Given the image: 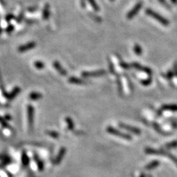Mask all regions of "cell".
<instances>
[{
	"label": "cell",
	"mask_w": 177,
	"mask_h": 177,
	"mask_svg": "<svg viewBox=\"0 0 177 177\" xmlns=\"http://www.w3.org/2000/svg\"><path fill=\"white\" fill-rule=\"evenodd\" d=\"M145 13L147 14V15L150 16V17L153 18V19L156 20L158 22H160V23L162 24L163 26H165V27H167V26L169 25L170 23L168 19H166L165 18H164L163 16L160 15V14L156 13V12L154 11L153 10L150 9V8H148V9L145 10Z\"/></svg>",
	"instance_id": "obj_1"
},
{
	"label": "cell",
	"mask_w": 177,
	"mask_h": 177,
	"mask_svg": "<svg viewBox=\"0 0 177 177\" xmlns=\"http://www.w3.org/2000/svg\"><path fill=\"white\" fill-rule=\"evenodd\" d=\"M106 131L110 134H113V135L117 136V137H119L120 138H123V139L131 140V137L130 135H129V134L118 131V130L115 129V128L111 127V126H109V127H107Z\"/></svg>",
	"instance_id": "obj_2"
},
{
	"label": "cell",
	"mask_w": 177,
	"mask_h": 177,
	"mask_svg": "<svg viewBox=\"0 0 177 177\" xmlns=\"http://www.w3.org/2000/svg\"><path fill=\"white\" fill-rule=\"evenodd\" d=\"M142 5H143V2H137L135 5L134 6V7L132 8L131 11H130L129 13H127V15H126V18H127L128 19H133L134 16L139 13L140 9L142 7Z\"/></svg>",
	"instance_id": "obj_3"
},
{
	"label": "cell",
	"mask_w": 177,
	"mask_h": 177,
	"mask_svg": "<svg viewBox=\"0 0 177 177\" xmlns=\"http://www.w3.org/2000/svg\"><path fill=\"white\" fill-rule=\"evenodd\" d=\"M107 72L104 70L93 71V72H83L81 73V75L83 78H94V77H100L106 75Z\"/></svg>",
	"instance_id": "obj_4"
},
{
	"label": "cell",
	"mask_w": 177,
	"mask_h": 177,
	"mask_svg": "<svg viewBox=\"0 0 177 177\" xmlns=\"http://www.w3.org/2000/svg\"><path fill=\"white\" fill-rule=\"evenodd\" d=\"M119 125H120V127L122 128V129H125L128 131L131 132V133H133V134H141V131H140V129H138V128L134 127V126H131V125H126V124H124L123 123H120Z\"/></svg>",
	"instance_id": "obj_5"
},
{
	"label": "cell",
	"mask_w": 177,
	"mask_h": 177,
	"mask_svg": "<svg viewBox=\"0 0 177 177\" xmlns=\"http://www.w3.org/2000/svg\"><path fill=\"white\" fill-rule=\"evenodd\" d=\"M33 117H34V109L32 105L27 106V119L29 128L32 129L33 125Z\"/></svg>",
	"instance_id": "obj_6"
},
{
	"label": "cell",
	"mask_w": 177,
	"mask_h": 177,
	"mask_svg": "<svg viewBox=\"0 0 177 177\" xmlns=\"http://www.w3.org/2000/svg\"><path fill=\"white\" fill-rule=\"evenodd\" d=\"M36 46V43L34 42H28V43L24 44V45L20 46L19 48H18V51L20 52H24L26 51H28V50H32L33 48H35Z\"/></svg>",
	"instance_id": "obj_7"
},
{
	"label": "cell",
	"mask_w": 177,
	"mask_h": 177,
	"mask_svg": "<svg viewBox=\"0 0 177 177\" xmlns=\"http://www.w3.org/2000/svg\"><path fill=\"white\" fill-rule=\"evenodd\" d=\"M131 66H133V67H134V68H136L138 70L142 71V72H144L147 73L148 75H152V70H150V68H148V67L142 66V65L139 64H138V63H133V64H131Z\"/></svg>",
	"instance_id": "obj_8"
},
{
	"label": "cell",
	"mask_w": 177,
	"mask_h": 177,
	"mask_svg": "<svg viewBox=\"0 0 177 177\" xmlns=\"http://www.w3.org/2000/svg\"><path fill=\"white\" fill-rule=\"evenodd\" d=\"M52 65H53V66L55 67V69H56V70L58 71V72L60 73L61 75H63V76H65V75H67L66 70H64V69L63 68L62 66H61V64L58 61H56L53 62V64H52Z\"/></svg>",
	"instance_id": "obj_9"
},
{
	"label": "cell",
	"mask_w": 177,
	"mask_h": 177,
	"mask_svg": "<svg viewBox=\"0 0 177 177\" xmlns=\"http://www.w3.org/2000/svg\"><path fill=\"white\" fill-rule=\"evenodd\" d=\"M20 91H21V89H20L19 87H15V88L9 93V94L6 95V97H7V98L8 100H13L19 94Z\"/></svg>",
	"instance_id": "obj_10"
},
{
	"label": "cell",
	"mask_w": 177,
	"mask_h": 177,
	"mask_svg": "<svg viewBox=\"0 0 177 177\" xmlns=\"http://www.w3.org/2000/svg\"><path fill=\"white\" fill-rule=\"evenodd\" d=\"M69 82L72 84H78V85H83V84H86V81L82 80V79L75 78V77H70L69 78Z\"/></svg>",
	"instance_id": "obj_11"
},
{
	"label": "cell",
	"mask_w": 177,
	"mask_h": 177,
	"mask_svg": "<svg viewBox=\"0 0 177 177\" xmlns=\"http://www.w3.org/2000/svg\"><path fill=\"white\" fill-rule=\"evenodd\" d=\"M50 5L49 4H46L43 9V13H42V18L44 20H47L50 17Z\"/></svg>",
	"instance_id": "obj_12"
},
{
	"label": "cell",
	"mask_w": 177,
	"mask_h": 177,
	"mask_svg": "<svg viewBox=\"0 0 177 177\" xmlns=\"http://www.w3.org/2000/svg\"><path fill=\"white\" fill-rule=\"evenodd\" d=\"M42 94H41L39 92H36V91H33V92H31L29 95V98L31 100V101H38L41 98H42Z\"/></svg>",
	"instance_id": "obj_13"
},
{
	"label": "cell",
	"mask_w": 177,
	"mask_h": 177,
	"mask_svg": "<svg viewBox=\"0 0 177 177\" xmlns=\"http://www.w3.org/2000/svg\"><path fill=\"white\" fill-rule=\"evenodd\" d=\"M162 110H167L171 111H177V105L172 104V105H164L162 106Z\"/></svg>",
	"instance_id": "obj_14"
},
{
	"label": "cell",
	"mask_w": 177,
	"mask_h": 177,
	"mask_svg": "<svg viewBox=\"0 0 177 177\" xmlns=\"http://www.w3.org/2000/svg\"><path fill=\"white\" fill-rule=\"evenodd\" d=\"M65 121H66V123L67 124V127H68L69 130L72 131L75 128V124H74V122H73V120H72V118L67 117L65 118Z\"/></svg>",
	"instance_id": "obj_15"
},
{
	"label": "cell",
	"mask_w": 177,
	"mask_h": 177,
	"mask_svg": "<svg viewBox=\"0 0 177 177\" xmlns=\"http://www.w3.org/2000/svg\"><path fill=\"white\" fill-rule=\"evenodd\" d=\"M22 163H23L24 166L28 165V164H29V162H30V160H29V158H28L27 154H26L25 151H23V153H22Z\"/></svg>",
	"instance_id": "obj_16"
},
{
	"label": "cell",
	"mask_w": 177,
	"mask_h": 177,
	"mask_svg": "<svg viewBox=\"0 0 177 177\" xmlns=\"http://www.w3.org/2000/svg\"><path fill=\"white\" fill-rule=\"evenodd\" d=\"M87 1L89 2V3L90 4L91 7L93 8V10H94L95 11L98 12L100 11V7H99L98 4L96 2L95 0H87Z\"/></svg>",
	"instance_id": "obj_17"
},
{
	"label": "cell",
	"mask_w": 177,
	"mask_h": 177,
	"mask_svg": "<svg viewBox=\"0 0 177 177\" xmlns=\"http://www.w3.org/2000/svg\"><path fill=\"white\" fill-rule=\"evenodd\" d=\"M134 52H135V54H137V56H141L142 54V49L139 44H136L134 46Z\"/></svg>",
	"instance_id": "obj_18"
},
{
	"label": "cell",
	"mask_w": 177,
	"mask_h": 177,
	"mask_svg": "<svg viewBox=\"0 0 177 177\" xmlns=\"http://www.w3.org/2000/svg\"><path fill=\"white\" fill-rule=\"evenodd\" d=\"M65 152H66V149H65L64 148H62L60 150V152H59L58 155V156H57V158H56V163H58V162H60L63 156L64 155Z\"/></svg>",
	"instance_id": "obj_19"
},
{
	"label": "cell",
	"mask_w": 177,
	"mask_h": 177,
	"mask_svg": "<svg viewBox=\"0 0 177 177\" xmlns=\"http://www.w3.org/2000/svg\"><path fill=\"white\" fill-rule=\"evenodd\" d=\"M33 64H34V66H35L36 68H37L38 70H42V69H44V66H45V65H44V63L42 61H35Z\"/></svg>",
	"instance_id": "obj_20"
},
{
	"label": "cell",
	"mask_w": 177,
	"mask_h": 177,
	"mask_svg": "<svg viewBox=\"0 0 177 177\" xmlns=\"http://www.w3.org/2000/svg\"><path fill=\"white\" fill-rule=\"evenodd\" d=\"M46 134H47L48 136H50V137H51L52 138H58L59 137V134L58 132L55 131H47Z\"/></svg>",
	"instance_id": "obj_21"
},
{
	"label": "cell",
	"mask_w": 177,
	"mask_h": 177,
	"mask_svg": "<svg viewBox=\"0 0 177 177\" xmlns=\"http://www.w3.org/2000/svg\"><path fill=\"white\" fill-rule=\"evenodd\" d=\"M152 124H153V127L154 128V129H155V130H156V131L159 132V133H160V134H166V133H164V132L162 131L161 128L160 127V125H159L157 123H155V122H154V123H152Z\"/></svg>",
	"instance_id": "obj_22"
},
{
	"label": "cell",
	"mask_w": 177,
	"mask_h": 177,
	"mask_svg": "<svg viewBox=\"0 0 177 177\" xmlns=\"http://www.w3.org/2000/svg\"><path fill=\"white\" fill-rule=\"evenodd\" d=\"M174 72H173V71L169 70L165 74V78H166L167 79H168V80L170 81V80H172V78H173V77H174Z\"/></svg>",
	"instance_id": "obj_23"
},
{
	"label": "cell",
	"mask_w": 177,
	"mask_h": 177,
	"mask_svg": "<svg viewBox=\"0 0 177 177\" xmlns=\"http://www.w3.org/2000/svg\"><path fill=\"white\" fill-rule=\"evenodd\" d=\"M152 82V79L151 78H148L146 79V80H142L141 81V83L142 85H144V86H148V85H150V83Z\"/></svg>",
	"instance_id": "obj_24"
},
{
	"label": "cell",
	"mask_w": 177,
	"mask_h": 177,
	"mask_svg": "<svg viewBox=\"0 0 177 177\" xmlns=\"http://www.w3.org/2000/svg\"><path fill=\"white\" fill-rule=\"evenodd\" d=\"M0 124L3 126L4 128H7L8 127V124L7 122H6V120L5 118L0 117Z\"/></svg>",
	"instance_id": "obj_25"
},
{
	"label": "cell",
	"mask_w": 177,
	"mask_h": 177,
	"mask_svg": "<svg viewBox=\"0 0 177 177\" xmlns=\"http://www.w3.org/2000/svg\"><path fill=\"white\" fill-rule=\"evenodd\" d=\"M120 66L123 67V69H125V70H128V69H129L130 67H131V66H130L129 64H126L125 62H124L122 60H120Z\"/></svg>",
	"instance_id": "obj_26"
},
{
	"label": "cell",
	"mask_w": 177,
	"mask_h": 177,
	"mask_svg": "<svg viewBox=\"0 0 177 177\" xmlns=\"http://www.w3.org/2000/svg\"><path fill=\"white\" fill-rule=\"evenodd\" d=\"M89 16H91V19H93L95 20V21H96V22H101V21H102V19H101V18H100L98 16L94 15V14H91V13L89 14Z\"/></svg>",
	"instance_id": "obj_27"
},
{
	"label": "cell",
	"mask_w": 177,
	"mask_h": 177,
	"mask_svg": "<svg viewBox=\"0 0 177 177\" xmlns=\"http://www.w3.org/2000/svg\"><path fill=\"white\" fill-rule=\"evenodd\" d=\"M177 146V141H174V142H170V143L167 144L166 145V147L168 148H175Z\"/></svg>",
	"instance_id": "obj_28"
},
{
	"label": "cell",
	"mask_w": 177,
	"mask_h": 177,
	"mask_svg": "<svg viewBox=\"0 0 177 177\" xmlns=\"http://www.w3.org/2000/svg\"><path fill=\"white\" fill-rule=\"evenodd\" d=\"M159 2H160V3L162 4V5H163L165 7H166L167 8H170L169 4L166 2V0H159Z\"/></svg>",
	"instance_id": "obj_29"
},
{
	"label": "cell",
	"mask_w": 177,
	"mask_h": 177,
	"mask_svg": "<svg viewBox=\"0 0 177 177\" xmlns=\"http://www.w3.org/2000/svg\"><path fill=\"white\" fill-rule=\"evenodd\" d=\"M117 86H118V90H119L120 93L122 94V91H123V89H122L121 81H120V78L117 79Z\"/></svg>",
	"instance_id": "obj_30"
},
{
	"label": "cell",
	"mask_w": 177,
	"mask_h": 177,
	"mask_svg": "<svg viewBox=\"0 0 177 177\" xmlns=\"http://www.w3.org/2000/svg\"><path fill=\"white\" fill-rule=\"evenodd\" d=\"M13 29H14V26L11 25H11H9L7 28H6L5 32H7V33H10V32H11L12 31H13Z\"/></svg>",
	"instance_id": "obj_31"
},
{
	"label": "cell",
	"mask_w": 177,
	"mask_h": 177,
	"mask_svg": "<svg viewBox=\"0 0 177 177\" xmlns=\"http://www.w3.org/2000/svg\"><path fill=\"white\" fill-rule=\"evenodd\" d=\"M109 70H110V72L112 73V74H116V72L115 70V68H114L113 64L111 61H109Z\"/></svg>",
	"instance_id": "obj_32"
},
{
	"label": "cell",
	"mask_w": 177,
	"mask_h": 177,
	"mask_svg": "<svg viewBox=\"0 0 177 177\" xmlns=\"http://www.w3.org/2000/svg\"><path fill=\"white\" fill-rule=\"evenodd\" d=\"M14 19V16L13 15V14H8V15L5 17V20L7 22H10L11 19Z\"/></svg>",
	"instance_id": "obj_33"
},
{
	"label": "cell",
	"mask_w": 177,
	"mask_h": 177,
	"mask_svg": "<svg viewBox=\"0 0 177 177\" xmlns=\"http://www.w3.org/2000/svg\"><path fill=\"white\" fill-rule=\"evenodd\" d=\"M81 5L82 8H86V0H80Z\"/></svg>",
	"instance_id": "obj_34"
},
{
	"label": "cell",
	"mask_w": 177,
	"mask_h": 177,
	"mask_svg": "<svg viewBox=\"0 0 177 177\" xmlns=\"http://www.w3.org/2000/svg\"><path fill=\"white\" fill-rule=\"evenodd\" d=\"M174 73L176 76H177V63L176 62H175L174 66Z\"/></svg>",
	"instance_id": "obj_35"
},
{
	"label": "cell",
	"mask_w": 177,
	"mask_h": 177,
	"mask_svg": "<svg viewBox=\"0 0 177 177\" xmlns=\"http://www.w3.org/2000/svg\"><path fill=\"white\" fill-rule=\"evenodd\" d=\"M23 17H24V14L23 13L20 14V16H19V17H18V19H17V22H21L22 18H23Z\"/></svg>",
	"instance_id": "obj_36"
},
{
	"label": "cell",
	"mask_w": 177,
	"mask_h": 177,
	"mask_svg": "<svg viewBox=\"0 0 177 177\" xmlns=\"http://www.w3.org/2000/svg\"><path fill=\"white\" fill-rule=\"evenodd\" d=\"M5 120H11V116H10V115H6L5 117Z\"/></svg>",
	"instance_id": "obj_37"
},
{
	"label": "cell",
	"mask_w": 177,
	"mask_h": 177,
	"mask_svg": "<svg viewBox=\"0 0 177 177\" xmlns=\"http://www.w3.org/2000/svg\"><path fill=\"white\" fill-rule=\"evenodd\" d=\"M170 2H171L174 5H176L177 4V0H170Z\"/></svg>",
	"instance_id": "obj_38"
},
{
	"label": "cell",
	"mask_w": 177,
	"mask_h": 177,
	"mask_svg": "<svg viewBox=\"0 0 177 177\" xmlns=\"http://www.w3.org/2000/svg\"><path fill=\"white\" fill-rule=\"evenodd\" d=\"M2 27H0V34L2 33Z\"/></svg>",
	"instance_id": "obj_39"
},
{
	"label": "cell",
	"mask_w": 177,
	"mask_h": 177,
	"mask_svg": "<svg viewBox=\"0 0 177 177\" xmlns=\"http://www.w3.org/2000/svg\"><path fill=\"white\" fill-rule=\"evenodd\" d=\"M109 1L111 2H114V1H115V0H109Z\"/></svg>",
	"instance_id": "obj_40"
}]
</instances>
